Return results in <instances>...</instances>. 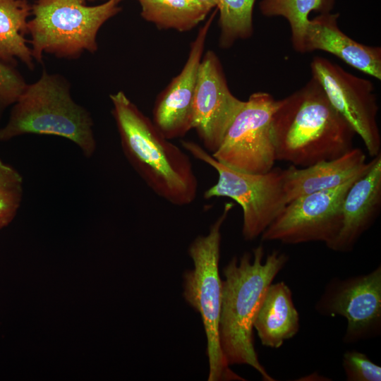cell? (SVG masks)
<instances>
[{"label": "cell", "mask_w": 381, "mask_h": 381, "mask_svg": "<svg viewBox=\"0 0 381 381\" xmlns=\"http://www.w3.org/2000/svg\"><path fill=\"white\" fill-rule=\"evenodd\" d=\"M272 135L276 160L305 167L352 149L356 133L312 76L301 88L277 100Z\"/></svg>", "instance_id": "obj_1"}, {"label": "cell", "mask_w": 381, "mask_h": 381, "mask_svg": "<svg viewBox=\"0 0 381 381\" xmlns=\"http://www.w3.org/2000/svg\"><path fill=\"white\" fill-rule=\"evenodd\" d=\"M123 152L147 186L172 205L192 203L198 189L187 154L167 139L123 91L110 95Z\"/></svg>", "instance_id": "obj_2"}, {"label": "cell", "mask_w": 381, "mask_h": 381, "mask_svg": "<svg viewBox=\"0 0 381 381\" xmlns=\"http://www.w3.org/2000/svg\"><path fill=\"white\" fill-rule=\"evenodd\" d=\"M264 249L258 246L253 256L244 253L233 258L223 269L219 338L229 365L253 367L265 381H274L260 364L255 349L253 323L269 286L288 261L286 253L274 250L263 260Z\"/></svg>", "instance_id": "obj_3"}, {"label": "cell", "mask_w": 381, "mask_h": 381, "mask_svg": "<svg viewBox=\"0 0 381 381\" xmlns=\"http://www.w3.org/2000/svg\"><path fill=\"white\" fill-rule=\"evenodd\" d=\"M25 134L66 138L86 157L96 150L90 114L73 100L65 78L45 70L36 82L28 84L13 104L7 123L0 128V141Z\"/></svg>", "instance_id": "obj_4"}, {"label": "cell", "mask_w": 381, "mask_h": 381, "mask_svg": "<svg viewBox=\"0 0 381 381\" xmlns=\"http://www.w3.org/2000/svg\"><path fill=\"white\" fill-rule=\"evenodd\" d=\"M89 1L95 0H35L28 24L35 60L42 61L45 53L75 59L97 51L100 28L121 8L115 0L97 6Z\"/></svg>", "instance_id": "obj_5"}, {"label": "cell", "mask_w": 381, "mask_h": 381, "mask_svg": "<svg viewBox=\"0 0 381 381\" xmlns=\"http://www.w3.org/2000/svg\"><path fill=\"white\" fill-rule=\"evenodd\" d=\"M233 207V203H226L208 234L198 236L191 243L188 254L194 267L183 274V297L200 313L205 331L208 381L244 380L229 368L219 338L222 306V279L219 273L221 228Z\"/></svg>", "instance_id": "obj_6"}, {"label": "cell", "mask_w": 381, "mask_h": 381, "mask_svg": "<svg viewBox=\"0 0 381 381\" xmlns=\"http://www.w3.org/2000/svg\"><path fill=\"white\" fill-rule=\"evenodd\" d=\"M181 145L217 172V181L205 190V198L226 197L240 205L243 210L242 234L246 240L261 236L287 205L284 169L277 167L265 174L246 173L217 161L195 142L182 140Z\"/></svg>", "instance_id": "obj_7"}, {"label": "cell", "mask_w": 381, "mask_h": 381, "mask_svg": "<svg viewBox=\"0 0 381 381\" xmlns=\"http://www.w3.org/2000/svg\"><path fill=\"white\" fill-rule=\"evenodd\" d=\"M277 100L265 92L251 94L212 156L237 171L265 174L276 160L272 116Z\"/></svg>", "instance_id": "obj_8"}, {"label": "cell", "mask_w": 381, "mask_h": 381, "mask_svg": "<svg viewBox=\"0 0 381 381\" xmlns=\"http://www.w3.org/2000/svg\"><path fill=\"white\" fill-rule=\"evenodd\" d=\"M363 174L334 188L291 200L262 234V241H278L286 244L319 241L329 248L341 229L346 193Z\"/></svg>", "instance_id": "obj_9"}, {"label": "cell", "mask_w": 381, "mask_h": 381, "mask_svg": "<svg viewBox=\"0 0 381 381\" xmlns=\"http://www.w3.org/2000/svg\"><path fill=\"white\" fill-rule=\"evenodd\" d=\"M310 70L312 76L319 81L332 105L363 141L368 154L374 157L381 152V137L377 121L379 108L371 81L358 77L321 56L313 59Z\"/></svg>", "instance_id": "obj_10"}, {"label": "cell", "mask_w": 381, "mask_h": 381, "mask_svg": "<svg viewBox=\"0 0 381 381\" xmlns=\"http://www.w3.org/2000/svg\"><path fill=\"white\" fill-rule=\"evenodd\" d=\"M316 310L346 319L344 337L346 343L377 336L381 329V267L364 275L332 281L318 302Z\"/></svg>", "instance_id": "obj_11"}, {"label": "cell", "mask_w": 381, "mask_h": 381, "mask_svg": "<svg viewBox=\"0 0 381 381\" xmlns=\"http://www.w3.org/2000/svg\"><path fill=\"white\" fill-rule=\"evenodd\" d=\"M244 103L230 91L217 54L207 52L198 68L193 124L206 150L212 154L218 149Z\"/></svg>", "instance_id": "obj_12"}, {"label": "cell", "mask_w": 381, "mask_h": 381, "mask_svg": "<svg viewBox=\"0 0 381 381\" xmlns=\"http://www.w3.org/2000/svg\"><path fill=\"white\" fill-rule=\"evenodd\" d=\"M214 11L191 42L187 61L180 73L157 97L152 122L168 140L184 136L193 124V100L199 66Z\"/></svg>", "instance_id": "obj_13"}, {"label": "cell", "mask_w": 381, "mask_h": 381, "mask_svg": "<svg viewBox=\"0 0 381 381\" xmlns=\"http://www.w3.org/2000/svg\"><path fill=\"white\" fill-rule=\"evenodd\" d=\"M381 207V152L373 157L369 169L348 190L342 205L339 233L329 248L351 250L368 229Z\"/></svg>", "instance_id": "obj_14"}, {"label": "cell", "mask_w": 381, "mask_h": 381, "mask_svg": "<svg viewBox=\"0 0 381 381\" xmlns=\"http://www.w3.org/2000/svg\"><path fill=\"white\" fill-rule=\"evenodd\" d=\"M339 13H323L310 20L304 34V53L315 50L335 55L349 66L381 79V48L359 43L338 26Z\"/></svg>", "instance_id": "obj_15"}, {"label": "cell", "mask_w": 381, "mask_h": 381, "mask_svg": "<svg viewBox=\"0 0 381 381\" xmlns=\"http://www.w3.org/2000/svg\"><path fill=\"white\" fill-rule=\"evenodd\" d=\"M371 162H366L361 149L353 147L340 157L308 167L298 168L291 164L284 169L287 203L302 195L334 188L364 174Z\"/></svg>", "instance_id": "obj_16"}, {"label": "cell", "mask_w": 381, "mask_h": 381, "mask_svg": "<svg viewBox=\"0 0 381 381\" xmlns=\"http://www.w3.org/2000/svg\"><path fill=\"white\" fill-rule=\"evenodd\" d=\"M299 315L289 287L284 282L271 284L253 323L263 346L277 349L299 330Z\"/></svg>", "instance_id": "obj_17"}, {"label": "cell", "mask_w": 381, "mask_h": 381, "mask_svg": "<svg viewBox=\"0 0 381 381\" xmlns=\"http://www.w3.org/2000/svg\"><path fill=\"white\" fill-rule=\"evenodd\" d=\"M31 11L29 0H0V60L16 65L18 59L30 69L34 58L25 36Z\"/></svg>", "instance_id": "obj_18"}, {"label": "cell", "mask_w": 381, "mask_h": 381, "mask_svg": "<svg viewBox=\"0 0 381 381\" xmlns=\"http://www.w3.org/2000/svg\"><path fill=\"white\" fill-rule=\"evenodd\" d=\"M142 17L160 29L186 32L203 20L211 11L194 0H137Z\"/></svg>", "instance_id": "obj_19"}, {"label": "cell", "mask_w": 381, "mask_h": 381, "mask_svg": "<svg viewBox=\"0 0 381 381\" xmlns=\"http://www.w3.org/2000/svg\"><path fill=\"white\" fill-rule=\"evenodd\" d=\"M334 0H262L260 12L267 17L282 16L289 23L294 49L304 53V34L312 11L328 13Z\"/></svg>", "instance_id": "obj_20"}, {"label": "cell", "mask_w": 381, "mask_h": 381, "mask_svg": "<svg viewBox=\"0 0 381 381\" xmlns=\"http://www.w3.org/2000/svg\"><path fill=\"white\" fill-rule=\"evenodd\" d=\"M255 0H218L219 11V44L229 48L238 40L251 37L253 32V10Z\"/></svg>", "instance_id": "obj_21"}, {"label": "cell", "mask_w": 381, "mask_h": 381, "mask_svg": "<svg viewBox=\"0 0 381 381\" xmlns=\"http://www.w3.org/2000/svg\"><path fill=\"white\" fill-rule=\"evenodd\" d=\"M23 187L20 174L0 159V229L16 217L22 202Z\"/></svg>", "instance_id": "obj_22"}, {"label": "cell", "mask_w": 381, "mask_h": 381, "mask_svg": "<svg viewBox=\"0 0 381 381\" xmlns=\"http://www.w3.org/2000/svg\"><path fill=\"white\" fill-rule=\"evenodd\" d=\"M27 85L14 64L0 60V116L6 107L17 102Z\"/></svg>", "instance_id": "obj_23"}, {"label": "cell", "mask_w": 381, "mask_h": 381, "mask_svg": "<svg viewBox=\"0 0 381 381\" xmlns=\"http://www.w3.org/2000/svg\"><path fill=\"white\" fill-rule=\"evenodd\" d=\"M343 368L349 381L381 380V367L361 352L346 351L343 356Z\"/></svg>", "instance_id": "obj_24"}, {"label": "cell", "mask_w": 381, "mask_h": 381, "mask_svg": "<svg viewBox=\"0 0 381 381\" xmlns=\"http://www.w3.org/2000/svg\"><path fill=\"white\" fill-rule=\"evenodd\" d=\"M200 5L207 8L210 10H212L213 8L217 6L218 0H194Z\"/></svg>", "instance_id": "obj_25"}, {"label": "cell", "mask_w": 381, "mask_h": 381, "mask_svg": "<svg viewBox=\"0 0 381 381\" xmlns=\"http://www.w3.org/2000/svg\"><path fill=\"white\" fill-rule=\"evenodd\" d=\"M115 1H116L119 2V1H121V0H115Z\"/></svg>", "instance_id": "obj_26"}]
</instances>
